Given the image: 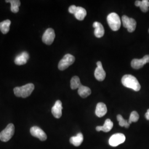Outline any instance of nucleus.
<instances>
[{
  "mask_svg": "<svg viewBox=\"0 0 149 149\" xmlns=\"http://www.w3.org/2000/svg\"><path fill=\"white\" fill-rule=\"evenodd\" d=\"M122 83L124 86L131 88L135 91H139L141 88V86L138 80L131 74H125L123 76L122 79Z\"/></svg>",
  "mask_w": 149,
  "mask_h": 149,
  "instance_id": "nucleus-1",
  "label": "nucleus"
},
{
  "mask_svg": "<svg viewBox=\"0 0 149 149\" xmlns=\"http://www.w3.org/2000/svg\"><path fill=\"white\" fill-rule=\"evenodd\" d=\"M34 89L33 84H28L21 87H16L14 88V93L18 97L26 98L30 96Z\"/></svg>",
  "mask_w": 149,
  "mask_h": 149,
  "instance_id": "nucleus-2",
  "label": "nucleus"
},
{
  "mask_svg": "<svg viewBox=\"0 0 149 149\" xmlns=\"http://www.w3.org/2000/svg\"><path fill=\"white\" fill-rule=\"evenodd\" d=\"M107 22L112 31H117L121 26V21L119 16L116 13L112 12L109 14L107 18Z\"/></svg>",
  "mask_w": 149,
  "mask_h": 149,
  "instance_id": "nucleus-3",
  "label": "nucleus"
},
{
  "mask_svg": "<svg viewBox=\"0 0 149 149\" xmlns=\"http://www.w3.org/2000/svg\"><path fill=\"white\" fill-rule=\"evenodd\" d=\"M15 133V126L10 123L7 125L6 128L0 133V140L2 141L7 142L11 139Z\"/></svg>",
  "mask_w": 149,
  "mask_h": 149,
  "instance_id": "nucleus-4",
  "label": "nucleus"
},
{
  "mask_svg": "<svg viewBox=\"0 0 149 149\" xmlns=\"http://www.w3.org/2000/svg\"><path fill=\"white\" fill-rule=\"evenodd\" d=\"M75 58L73 55L69 54H66L64 58L60 61L58 64V68L61 71L65 70L68 68L72 64H73Z\"/></svg>",
  "mask_w": 149,
  "mask_h": 149,
  "instance_id": "nucleus-5",
  "label": "nucleus"
},
{
  "mask_svg": "<svg viewBox=\"0 0 149 149\" xmlns=\"http://www.w3.org/2000/svg\"><path fill=\"white\" fill-rule=\"evenodd\" d=\"M125 141V135L122 133L113 134L109 140V144L113 147L117 146Z\"/></svg>",
  "mask_w": 149,
  "mask_h": 149,
  "instance_id": "nucleus-6",
  "label": "nucleus"
},
{
  "mask_svg": "<svg viewBox=\"0 0 149 149\" xmlns=\"http://www.w3.org/2000/svg\"><path fill=\"white\" fill-rule=\"evenodd\" d=\"M55 37V32L52 28H48L44 33L42 37V41L44 43L47 45H51L54 40Z\"/></svg>",
  "mask_w": 149,
  "mask_h": 149,
  "instance_id": "nucleus-7",
  "label": "nucleus"
},
{
  "mask_svg": "<svg viewBox=\"0 0 149 149\" xmlns=\"http://www.w3.org/2000/svg\"><path fill=\"white\" fill-rule=\"evenodd\" d=\"M149 63V55L144 56L142 59H134L131 62V66L134 69H139L144 66V65Z\"/></svg>",
  "mask_w": 149,
  "mask_h": 149,
  "instance_id": "nucleus-8",
  "label": "nucleus"
},
{
  "mask_svg": "<svg viewBox=\"0 0 149 149\" xmlns=\"http://www.w3.org/2000/svg\"><path fill=\"white\" fill-rule=\"evenodd\" d=\"M30 132L32 136L37 138L41 141H45L47 139V136L45 133L41 128L37 126H34L31 128Z\"/></svg>",
  "mask_w": 149,
  "mask_h": 149,
  "instance_id": "nucleus-9",
  "label": "nucleus"
},
{
  "mask_svg": "<svg viewBox=\"0 0 149 149\" xmlns=\"http://www.w3.org/2000/svg\"><path fill=\"white\" fill-rule=\"evenodd\" d=\"M97 67L95 71V76L98 81H102L106 78V72L103 68L102 64L101 61H98L97 63Z\"/></svg>",
  "mask_w": 149,
  "mask_h": 149,
  "instance_id": "nucleus-10",
  "label": "nucleus"
},
{
  "mask_svg": "<svg viewBox=\"0 0 149 149\" xmlns=\"http://www.w3.org/2000/svg\"><path fill=\"white\" fill-rule=\"evenodd\" d=\"M62 103L59 100L56 101L54 106L52 107V113L54 116V117L57 119H59L62 116Z\"/></svg>",
  "mask_w": 149,
  "mask_h": 149,
  "instance_id": "nucleus-11",
  "label": "nucleus"
},
{
  "mask_svg": "<svg viewBox=\"0 0 149 149\" xmlns=\"http://www.w3.org/2000/svg\"><path fill=\"white\" fill-rule=\"evenodd\" d=\"M29 58V55L28 53L26 52H24L16 56L15 60V63L17 65H23L27 63Z\"/></svg>",
  "mask_w": 149,
  "mask_h": 149,
  "instance_id": "nucleus-12",
  "label": "nucleus"
},
{
  "mask_svg": "<svg viewBox=\"0 0 149 149\" xmlns=\"http://www.w3.org/2000/svg\"><path fill=\"white\" fill-rule=\"evenodd\" d=\"M93 27L95 28V36L96 37L100 38L102 37L104 34V29L101 23L95 22L93 24Z\"/></svg>",
  "mask_w": 149,
  "mask_h": 149,
  "instance_id": "nucleus-13",
  "label": "nucleus"
},
{
  "mask_svg": "<svg viewBox=\"0 0 149 149\" xmlns=\"http://www.w3.org/2000/svg\"><path fill=\"white\" fill-rule=\"evenodd\" d=\"M107 112V108L106 105L104 103L100 102L97 104L95 113L96 116L98 117L101 118L103 117L106 114Z\"/></svg>",
  "mask_w": 149,
  "mask_h": 149,
  "instance_id": "nucleus-14",
  "label": "nucleus"
},
{
  "mask_svg": "<svg viewBox=\"0 0 149 149\" xmlns=\"http://www.w3.org/2000/svg\"><path fill=\"white\" fill-rule=\"evenodd\" d=\"M113 127V123L111 119H107L106 120L103 126H97L96 127V130L97 132L103 131L104 132H109Z\"/></svg>",
  "mask_w": 149,
  "mask_h": 149,
  "instance_id": "nucleus-15",
  "label": "nucleus"
},
{
  "mask_svg": "<svg viewBox=\"0 0 149 149\" xmlns=\"http://www.w3.org/2000/svg\"><path fill=\"white\" fill-rule=\"evenodd\" d=\"M75 18L79 21H82L84 19L87 15V12L85 8L82 7H77L74 14Z\"/></svg>",
  "mask_w": 149,
  "mask_h": 149,
  "instance_id": "nucleus-16",
  "label": "nucleus"
},
{
  "mask_svg": "<svg viewBox=\"0 0 149 149\" xmlns=\"http://www.w3.org/2000/svg\"><path fill=\"white\" fill-rule=\"evenodd\" d=\"M84 141V136L82 134L78 133L76 136H72L70 139V142L75 146H79Z\"/></svg>",
  "mask_w": 149,
  "mask_h": 149,
  "instance_id": "nucleus-17",
  "label": "nucleus"
},
{
  "mask_svg": "<svg viewBox=\"0 0 149 149\" xmlns=\"http://www.w3.org/2000/svg\"><path fill=\"white\" fill-rule=\"evenodd\" d=\"M135 5L136 7H139L143 12H147L149 11V1L148 0L136 1L135 2Z\"/></svg>",
  "mask_w": 149,
  "mask_h": 149,
  "instance_id": "nucleus-18",
  "label": "nucleus"
},
{
  "mask_svg": "<svg viewBox=\"0 0 149 149\" xmlns=\"http://www.w3.org/2000/svg\"><path fill=\"white\" fill-rule=\"evenodd\" d=\"M78 93L82 98H86L90 95L91 90L89 87L82 85L78 88Z\"/></svg>",
  "mask_w": 149,
  "mask_h": 149,
  "instance_id": "nucleus-19",
  "label": "nucleus"
},
{
  "mask_svg": "<svg viewBox=\"0 0 149 149\" xmlns=\"http://www.w3.org/2000/svg\"><path fill=\"white\" fill-rule=\"evenodd\" d=\"M11 23V21L9 19L0 22V31L3 34H6L9 32Z\"/></svg>",
  "mask_w": 149,
  "mask_h": 149,
  "instance_id": "nucleus-20",
  "label": "nucleus"
},
{
  "mask_svg": "<svg viewBox=\"0 0 149 149\" xmlns=\"http://www.w3.org/2000/svg\"><path fill=\"white\" fill-rule=\"evenodd\" d=\"M6 2L11 3V10L13 13H16L19 11V7L21 5V1L19 0H7Z\"/></svg>",
  "mask_w": 149,
  "mask_h": 149,
  "instance_id": "nucleus-21",
  "label": "nucleus"
},
{
  "mask_svg": "<svg viewBox=\"0 0 149 149\" xmlns=\"http://www.w3.org/2000/svg\"><path fill=\"white\" fill-rule=\"evenodd\" d=\"M82 85L80 79L78 76H74L70 81V87L72 90H75L79 88Z\"/></svg>",
  "mask_w": 149,
  "mask_h": 149,
  "instance_id": "nucleus-22",
  "label": "nucleus"
},
{
  "mask_svg": "<svg viewBox=\"0 0 149 149\" xmlns=\"http://www.w3.org/2000/svg\"><path fill=\"white\" fill-rule=\"evenodd\" d=\"M117 120L119 122V125L120 127H124L125 128H128L130 126V124H129L128 120L124 119L122 117V115L120 114H118L117 116Z\"/></svg>",
  "mask_w": 149,
  "mask_h": 149,
  "instance_id": "nucleus-23",
  "label": "nucleus"
},
{
  "mask_svg": "<svg viewBox=\"0 0 149 149\" xmlns=\"http://www.w3.org/2000/svg\"><path fill=\"white\" fill-rule=\"evenodd\" d=\"M139 119V115L138 112L136 111H133L132 112L130 115V117L128 120V123L129 124H130L132 123L136 122H138V120Z\"/></svg>",
  "mask_w": 149,
  "mask_h": 149,
  "instance_id": "nucleus-24",
  "label": "nucleus"
},
{
  "mask_svg": "<svg viewBox=\"0 0 149 149\" xmlns=\"http://www.w3.org/2000/svg\"><path fill=\"white\" fill-rule=\"evenodd\" d=\"M136 27V22L133 18H130V22L129 27L127 28L128 32L130 33L133 32L135 30Z\"/></svg>",
  "mask_w": 149,
  "mask_h": 149,
  "instance_id": "nucleus-25",
  "label": "nucleus"
},
{
  "mask_svg": "<svg viewBox=\"0 0 149 149\" xmlns=\"http://www.w3.org/2000/svg\"><path fill=\"white\" fill-rule=\"evenodd\" d=\"M122 21L123 26L124 28H128L130 22V18L128 17V16H123L122 18Z\"/></svg>",
  "mask_w": 149,
  "mask_h": 149,
  "instance_id": "nucleus-26",
  "label": "nucleus"
},
{
  "mask_svg": "<svg viewBox=\"0 0 149 149\" xmlns=\"http://www.w3.org/2000/svg\"><path fill=\"white\" fill-rule=\"evenodd\" d=\"M76 8H77V7L76 6H70V7L69 8V12L70 13L74 14L76 10Z\"/></svg>",
  "mask_w": 149,
  "mask_h": 149,
  "instance_id": "nucleus-27",
  "label": "nucleus"
},
{
  "mask_svg": "<svg viewBox=\"0 0 149 149\" xmlns=\"http://www.w3.org/2000/svg\"><path fill=\"white\" fill-rule=\"evenodd\" d=\"M145 116L147 120H149V109L147 111V112L146 113Z\"/></svg>",
  "mask_w": 149,
  "mask_h": 149,
  "instance_id": "nucleus-28",
  "label": "nucleus"
},
{
  "mask_svg": "<svg viewBox=\"0 0 149 149\" xmlns=\"http://www.w3.org/2000/svg\"></svg>",
  "mask_w": 149,
  "mask_h": 149,
  "instance_id": "nucleus-29",
  "label": "nucleus"
}]
</instances>
